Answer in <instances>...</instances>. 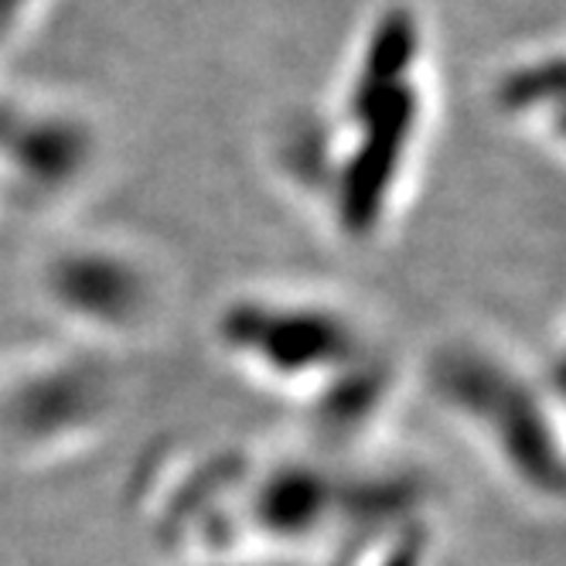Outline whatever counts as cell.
<instances>
[{"mask_svg":"<svg viewBox=\"0 0 566 566\" xmlns=\"http://www.w3.org/2000/svg\"><path fill=\"white\" fill-rule=\"evenodd\" d=\"M332 509H335V495L328 478L301 464L276 468L253 495L256 522L260 530H266L263 536H276L287 543L317 536Z\"/></svg>","mask_w":566,"mask_h":566,"instance_id":"5","label":"cell"},{"mask_svg":"<svg viewBox=\"0 0 566 566\" xmlns=\"http://www.w3.org/2000/svg\"><path fill=\"white\" fill-rule=\"evenodd\" d=\"M49 283L55 304L86 332L127 335L144 325L150 311L147 280L109 253L62 256Z\"/></svg>","mask_w":566,"mask_h":566,"instance_id":"4","label":"cell"},{"mask_svg":"<svg viewBox=\"0 0 566 566\" xmlns=\"http://www.w3.org/2000/svg\"><path fill=\"white\" fill-rule=\"evenodd\" d=\"M219 345L250 376L307 392L325 407L355 392L369 373L361 332L342 311L311 301L242 297L222 311Z\"/></svg>","mask_w":566,"mask_h":566,"instance_id":"2","label":"cell"},{"mask_svg":"<svg viewBox=\"0 0 566 566\" xmlns=\"http://www.w3.org/2000/svg\"><path fill=\"white\" fill-rule=\"evenodd\" d=\"M437 399L471 427L525 492L556 502L563 492L559 410L546 407L543 382L478 345H454L433 358Z\"/></svg>","mask_w":566,"mask_h":566,"instance_id":"1","label":"cell"},{"mask_svg":"<svg viewBox=\"0 0 566 566\" xmlns=\"http://www.w3.org/2000/svg\"><path fill=\"white\" fill-rule=\"evenodd\" d=\"M106 407V382L96 369L49 361V366L21 369L4 392V420L18 443L45 448V443L78 437L96 427Z\"/></svg>","mask_w":566,"mask_h":566,"instance_id":"3","label":"cell"}]
</instances>
